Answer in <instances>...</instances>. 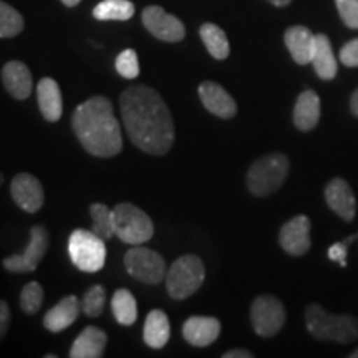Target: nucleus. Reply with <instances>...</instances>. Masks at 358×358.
Here are the masks:
<instances>
[{"label":"nucleus","mask_w":358,"mask_h":358,"mask_svg":"<svg viewBox=\"0 0 358 358\" xmlns=\"http://www.w3.org/2000/svg\"><path fill=\"white\" fill-rule=\"evenodd\" d=\"M106 302V292L101 285H93L90 287L87 292H85L82 299V312L87 317H92V319H96L103 313V308H105Z\"/></svg>","instance_id":"obj_30"},{"label":"nucleus","mask_w":358,"mask_h":358,"mask_svg":"<svg viewBox=\"0 0 358 358\" xmlns=\"http://www.w3.org/2000/svg\"><path fill=\"white\" fill-rule=\"evenodd\" d=\"M350 108H352V113L358 116V90L353 92L352 100H350Z\"/></svg>","instance_id":"obj_38"},{"label":"nucleus","mask_w":358,"mask_h":358,"mask_svg":"<svg viewBox=\"0 0 358 358\" xmlns=\"http://www.w3.org/2000/svg\"><path fill=\"white\" fill-rule=\"evenodd\" d=\"M285 45H287L290 55L299 65H307L312 60L313 42H315V35H313L307 27L295 25L287 29L284 35Z\"/></svg>","instance_id":"obj_23"},{"label":"nucleus","mask_w":358,"mask_h":358,"mask_svg":"<svg viewBox=\"0 0 358 358\" xmlns=\"http://www.w3.org/2000/svg\"><path fill=\"white\" fill-rule=\"evenodd\" d=\"M141 19L148 32L155 35L158 40H163V42H181L186 37L185 24L178 17L164 12L163 7H146L141 13Z\"/></svg>","instance_id":"obj_11"},{"label":"nucleus","mask_w":358,"mask_h":358,"mask_svg":"<svg viewBox=\"0 0 358 358\" xmlns=\"http://www.w3.org/2000/svg\"><path fill=\"white\" fill-rule=\"evenodd\" d=\"M310 219L307 216H295L280 227L279 243L285 252L294 257H301L310 249Z\"/></svg>","instance_id":"obj_13"},{"label":"nucleus","mask_w":358,"mask_h":358,"mask_svg":"<svg viewBox=\"0 0 358 358\" xmlns=\"http://www.w3.org/2000/svg\"><path fill=\"white\" fill-rule=\"evenodd\" d=\"M80 312H82V303H80L77 295H66L55 307H52L45 313L43 327L48 332H62L77 322Z\"/></svg>","instance_id":"obj_18"},{"label":"nucleus","mask_w":358,"mask_h":358,"mask_svg":"<svg viewBox=\"0 0 358 358\" xmlns=\"http://www.w3.org/2000/svg\"><path fill=\"white\" fill-rule=\"evenodd\" d=\"M221 334V322L214 317L194 315L182 325V337L192 347H208L214 343Z\"/></svg>","instance_id":"obj_16"},{"label":"nucleus","mask_w":358,"mask_h":358,"mask_svg":"<svg viewBox=\"0 0 358 358\" xmlns=\"http://www.w3.org/2000/svg\"><path fill=\"white\" fill-rule=\"evenodd\" d=\"M115 234L128 245H141L155 234L151 217L131 203H120L113 209Z\"/></svg>","instance_id":"obj_6"},{"label":"nucleus","mask_w":358,"mask_h":358,"mask_svg":"<svg viewBox=\"0 0 358 358\" xmlns=\"http://www.w3.org/2000/svg\"><path fill=\"white\" fill-rule=\"evenodd\" d=\"M3 179H6V178H3V174H0V186L3 185Z\"/></svg>","instance_id":"obj_42"},{"label":"nucleus","mask_w":358,"mask_h":358,"mask_svg":"<svg viewBox=\"0 0 358 358\" xmlns=\"http://www.w3.org/2000/svg\"><path fill=\"white\" fill-rule=\"evenodd\" d=\"M306 324L308 332L319 340H334L338 343H350L358 338V319L348 313L334 315L325 312L319 303L306 308Z\"/></svg>","instance_id":"obj_3"},{"label":"nucleus","mask_w":358,"mask_h":358,"mask_svg":"<svg viewBox=\"0 0 358 358\" xmlns=\"http://www.w3.org/2000/svg\"><path fill=\"white\" fill-rule=\"evenodd\" d=\"M123 262L128 274L143 284L158 285L159 282L166 279V262L156 250L143 248V245H133L124 254Z\"/></svg>","instance_id":"obj_8"},{"label":"nucleus","mask_w":358,"mask_h":358,"mask_svg":"<svg viewBox=\"0 0 358 358\" xmlns=\"http://www.w3.org/2000/svg\"><path fill=\"white\" fill-rule=\"evenodd\" d=\"M201 40H203L204 47L208 48V52L216 58V60H226L229 57V40H227L226 34L221 27L216 24H204L199 29Z\"/></svg>","instance_id":"obj_26"},{"label":"nucleus","mask_w":358,"mask_h":358,"mask_svg":"<svg viewBox=\"0 0 358 358\" xmlns=\"http://www.w3.org/2000/svg\"><path fill=\"white\" fill-rule=\"evenodd\" d=\"M120 113L133 145L148 155L163 156L174 145V123L168 105L148 85H133L120 96Z\"/></svg>","instance_id":"obj_1"},{"label":"nucleus","mask_w":358,"mask_h":358,"mask_svg":"<svg viewBox=\"0 0 358 358\" xmlns=\"http://www.w3.org/2000/svg\"><path fill=\"white\" fill-rule=\"evenodd\" d=\"M287 319L285 307L274 295H259L250 307V322L259 337H274Z\"/></svg>","instance_id":"obj_9"},{"label":"nucleus","mask_w":358,"mask_h":358,"mask_svg":"<svg viewBox=\"0 0 358 358\" xmlns=\"http://www.w3.org/2000/svg\"><path fill=\"white\" fill-rule=\"evenodd\" d=\"M206 268L203 261L194 254L176 259L166 274V290L174 301H185L196 294L203 285Z\"/></svg>","instance_id":"obj_5"},{"label":"nucleus","mask_w":358,"mask_h":358,"mask_svg":"<svg viewBox=\"0 0 358 358\" xmlns=\"http://www.w3.org/2000/svg\"><path fill=\"white\" fill-rule=\"evenodd\" d=\"M320 120V98L313 90L301 93L294 106V124L301 131H310Z\"/></svg>","instance_id":"obj_21"},{"label":"nucleus","mask_w":358,"mask_h":358,"mask_svg":"<svg viewBox=\"0 0 358 358\" xmlns=\"http://www.w3.org/2000/svg\"><path fill=\"white\" fill-rule=\"evenodd\" d=\"M62 3H65L66 7H77L80 3V0H62Z\"/></svg>","instance_id":"obj_40"},{"label":"nucleus","mask_w":358,"mask_h":358,"mask_svg":"<svg viewBox=\"0 0 358 358\" xmlns=\"http://www.w3.org/2000/svg\"><path fill=\"white\" fill-rule=\"evenodd\" d=\"M38 108L47 122L55 123L64 113V100L58 83L53 78H42L37 85Z\"/></svg>","instance_id":"obj_20"},{"label":"nucleus","mask_w":358,"mask_h":358,"mask_svg":"<svg viewBox=\"0 0 358 358\" xmlns=\"http://www.w3.org/2000/svg\"><path fill=\"white\" fill-rule=\"evenodd\" d=\"M199 98L204 108L219 118L229 120L237 113V105L229 93L221 85L214 82H203L199 85Z\"/></svg>","instance_id":"obj_15"},{"label":"nucleus","mask_w":358,"mask_h":358,"mask_svg":"<svg viewBox=\"0 0 358 358\" xmlns=\"http://www.w3.org/2000/svg\"><path fill=\"white\" fill-rule=\"evenodd\" d=\"M340 62L345 66H358V38L350 40L340 48Z\"/></svg>","instance_id":"obj_35"},{"label":"nucleus","mask_w":358,"mask_h":358,"mask_svg":"<svg viewBox=\"0 0 358 358\" xmlns=\"http://www.w3.org/2000/svg\"><path fill=\"white\" fill-rule=\"evenodd\" d=\"M24 25L22 13L0 0V38L17 37L24 30Z\"/></svg>","instance_id":"obj_29"},{"label":"nucleus","mask_w":358,"mask_h":358,"mask_svg":"<svg viewBox=\"0 0 358 358\" xmlns=\"http://www.w3.org/2000/svg\"><path fill=\"white\" fill-rule=\"evenodd\" d=\"M254 355L249 350H243V348H236V350H229L222 355V358H252Z\"/></svg>","instance_id":"obj_37"},{"label":"nucleus","mask_w":358,"mask_h":358,"mask_svg":"<svg viewBox=\"0 0 358 358\" xmlns=\"http://www.w3.org/2000/svg\"><path fill=\"white\" fill-rule=\"evenodd\" d=\"M10 194L13 203H15L22 211L35 214L42 209L45 203V192L40 181L32 174L20 173L12 179Z\"/></svg>","instance_id":"obj_12"},{"label":"nucleus","mask_w":358,"mask_h":358,"mask_svg":"<svg viewBox=\"0 0 358 358\" xmlns=\"http://www.w3.org/2000/svg\"><path fill=\"white\" fill-rule=\"evenodd\" d=\"M169 335H171V325H169L166 312L155 308L148 313L145 330H143L146 345L151 348H163L169 342Z\"/></svg>","instance_id":"obj_24"},{"label":"nucleus","mask_w":358,"mask_h":358,"mask_svg":"<svg viewBox=\"0 0 358 358\" xmlns=\"http://www.w3.org/2000/svg\"><path fill=\"white\" fill-rule=\"evenodd\" d=\"M357 237L352 236L348 237L345 243H335L334 245H330L329 249V259L334 262H338L340 267H347V252H348V245H350Z\"/></svg>","instance_id":"obj_34"},{"label":"nucleus","mask_w":358,"mask_h":358,"mask_svg":"<svg viewBox=\"0 0 358 358\" xmlns=\"http://www.w3.org/2000/svg\"><path fill=\"white\" fill-rule=\"evenodd\" d=\"M48 243H50V236H48L47 227L42 226V224L34 226L30 229V241L24 252L12 254V256L3 259V268L8 272H13V274H29V272H34L40 266L45 254H47Z\"/></svg>","instance_id":"obj_10"},{"label":"nucleus","mask_w":358,"mask_h":358,"mask_svg":"<svg viewBox=\"0 0 358 358\" xmlns=\"http://www.w3.org/2000/svg\"><path fill=\"white\" fill-rule=\"evenodd\" d=\"M325 201L329 208L342 217L343 221L350 222L357 213V199L353 191L345 179L335 178L325 187Z\"/></svg>","instance_id":"obj_14"},{"label":"nucleus","mask_w":358,"mask_h":358,"mask_svg":"<svg viewBox=\"0 0 358 358\" xmlns=\"http://www.w3.org/2000/svg\"><path fill=\"white\" fill-rule=\"evenodd\" d=\"M108 335L98 327L90 325L82 330L70 348L71 358H100L105 352Z\"/></svg>","instance_id":"obj_19"},{"label":"nucleus","mask_w":358,"mask_h":358,"mask_svg":"<svg viewBox=\"0 0 358 358\" xmlns=\"http://www.w3.org/2000/svg\"><path fill=\"white\" fill-rule=\"evenodd\" d=\"M10 307L6 301H0V342L6 337L8 332V327H10Z\"/></svg>","instance_id":"obj_36"},{"label":"nucleus","mask_w":358,"mask_h":358,"mask_svg":"<svg viewBox=\"0 0 358 358\" xmlns=\"http://www.w3.org/2000/svg\"><path fill=\"white\" fill-rule=\"evenodd\" d=\"M350 358H358V348L353 353H350Z\"/></svg>","instance_id":"obj_41"},{"label":"nucleus","mask_w":358,"mask_h":358,"mask_svg":"<svg viewBox=\"0 0 358 358\" xmlns=\"http://www.w3.org/2000/svg\"><path fill=\"white\" fill-rule=\"evenodd\" d=\"M43 303V287L38 282H29L20 292V307L27 315H34Z\"/></svg>","instance_id":"obj_31"},{"label":"nucleus","mask_w":358,"mask_h":358,"mask_svg":"<svg viewBox=\"0 0 358 358\" xmlns=\"http://www.w3.org/2000/svg\"><path fill=\"white\" fill-rule=\"evenodd\" d=\"M268 2H271L272 6H275V7H285V6H289L292 0H268Z\"/></svg>","instance_id":"obj_39"},{"label":"nucleus","mask_w":358,"mask_h":358,"mask_svg":"<svg viewBox=\"0 0 358 358\" xmlns=\"http://www.w3.org/2000/svg\"><path fill=\"white\" fill-rule=\"evenodd\" d=\"M115 66L116 71H118L123 78L134 80L140 75V62H138L136 52L131 50V48H127V50H123L118 57H116Z\"/></svg>","instance_id":"obj_32"},{"label":"nucleus","mask_w":358,"mask_h":358,"mask_svg":"<svg viewBox=\"0 0 358 358\" xmlns=\"http://www.w3.org/2000/svg\"><path fill=\"white\" fill-rule=\"evenodd\" d=\"M2 82L3 87L8 92V95L15 98V100L24 101L32 95L34 80L30 73L29 66L22 64L19 60H12L3 65L2 69Z\"/></svg>","instance_id":"obj_17"},{"label":"nucleus","mask_w":358,"mask_h":358,"mask_svg":"<svg viewBox=\"0 0 358 358\" xmlns=\"http://www.w3.org/2000/svg\"><path fill=\"white\" fill-rule=\"evenodd\" d=\"M71 124L85 151L92 156L113 158L122 153V128L106 96H92L80 103L71 116Z\"/></svg>","instance_id":"obj_2"},{"label":"nucleus","mask_w":358,"mask_h":358,"mask_svg":"<svg viewBox=\"0 0 358 358\" xmlns=\"http://www.w3.org/2000/svg\"><path fill=\"white\" fill-rule=\"evenodd\" d=\"M90 216H92V231L100 236L103 241H108L115 234L113 226V209L103 203H93L90 206Z\"/></svg>","instance_id":"obj_28"},{"label":"nucleus","mask_w":358,"mask_h":358,"mask_svg":"<svg viewBox=\"0 0 358 358\" xmlns=\"http://www.w3.org/2000/svg\"><path fill=\"white\" fill-rule=\"evenodd\" d=\"M134 15V6L129 0H103L93 8L96 20H129Z\"/></svg>","instance_id":"obj_27"},{"label":"nucleus","mask_w":358,"mask_h":358,"mask_svg":"<svg viewBox=\"0 0 358 358\" xmlns=\"http://www.w3.org/2000/svg\"><path fill=\"white\" fill-rule=\"evenodd\" d=\"M289 158L282 153H271L257 159L248 173V187L257 198L272 194L289 176Z\"/></svg>","instance_id":"obj_4"},{"label":"nucleus","mask_w":358,"mask_h":358,"mask_svg":"<svg viewBox=\"0 0 358 358\" xmlns=\"http://www.w3.org/2000/svg\"><path fill=\"white\" fill-rule=\"evenodd\" d=\"M338 13L348 29H358V0H335Z\"/></svg>","instance_id":"obj_33"},{"label":"nucleus","mask_w":358,"mask_h":358,"mask_svg":"<svg viewBox=\"0 0 358 358\" xmlns=\"http://www.w3.org/2000/svg\"><path fill=\"white\" fill-rule=\"evenodd\" d=\"M310 64L313 65V70L317 71V75H319L322 80H334L337 77L338 65H337V60H335L332 43H330V40L327 35L324 34L315 35Z\"/></svg>","instance_id":"obj_22"},{"label":"nucleus","mask_w":358,"mask_h":358,"mask_svg":"<svg viewBox=\"0 0 358 358\" xmlns=\"http://www.w3.org/2000/svg\"><path fill=\"white\" fill-rule=\"evenodd\" d=\"M111 310L116 322L123 327L133 325L138 319V306L134 295L128 289H118L111 297Z\"/></svg>","instance_id":"obj_25"},{"label":"nucleus","mask_w":358,"mask_h":358,"mask_svg":"<svg viewBox=\"0 0 358 358\" xmlns=\"http://www.w3.org/2000/svg\"><path fill=\"white\" fill-rule=\"evenodd\" d=\"M69 256L82 272L95 274L105 267L106 245L93 231L75 229L69 239Z\"/></svg>","instance_id":"obj_7"}]
</instances>
